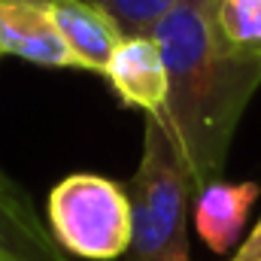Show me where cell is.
I'll return each mask as SVG.
<instances>
[{"label":"cell","instance_id":"obj_7","mask_svg":"<svg viewBox=\"0 0 261 261\" xmlns=\"http://www.w3.org/2000/svg\"><path fill=\"white\" fill-rule=\"evenodd\" d=\"M0 261H73L21 186L0 173Z\"/></svg>","mask_w":261,"mask_h":261},{"label":"cell","instance_id":"obj_11","mask_svg":"<svg viewBox=\"0 0 261 261\" xmlns=\"http://www.w3.org/2000/svg\"><path fill=\"white\" fill-rule=\"evenodd\" d=\"M228 261H261V219H258V225L252 228V234L237 246V252Z\"/></svg>","mask_w":261,"mask_h":261},{"label":"cell","instance_id":"obj_3","mask_svg":"<svg viewBox=\"0 0 261 261\" xmlns=\"http://www.w3.org/2000/svg\"><path fill=\"white\" fill-rule=\"evenodd\" d=\"M49 231L73 258L113 261L128 255L134 219L128 189L97 173H70L46 203Z\"/></svg>","mask_w":261,"mask_h":261},{"label":"cell","instance_id":"obj_5","mask_svg":"<svg viewBox=\"0 0 261 261\" xmlns=\"http://www.w3.org/2000/svg\"><path fill=\"white\" fill-rule=\"evenodd\" d=\"M125 107L161 116L167 103V67L152 37H125L103 73Z\"/></svg>","mask_w":261,"mask_h":261},{"label":"cell","instance_id":"obj_1","mask_svg":"<svg viewBox=\"0 0 261 261\" xmlns=\"http://www.w3.org/2000/svg\"><path fill=\"white\" fill-rule=\"evenodd\" d=\"M152 40L167 67L161 119L200 192L222 179L237 125L261 88V52L225 40L219 0H182L158 21Z\"/></svg>","mask_w":261,"mask_h":261},{"label":"cell","instance_id":"obj_2","mask_svg":"<svg viewBox=\"0 0 261 261\" xmlns=\"http://www.w3.org/2000/svg\"><path fill=\"white\" fill-rule=\"evenodd\" d=\"M125 189L134 219L128 261H192L189 203L197 189L161 116H146L143 155Z\"/></svg>","mask_w":261,"mask_h":261},{"label":"cell","instance_id":"obj_4","mask_svg":"<svg viewBox=\"0 0 261 261\" xmlns=\"http://www.w3.org/2000/svg\"><path fill=\"white\" fill-rule=\"evenodd\" d=\"M0 58L79 70L40 0H0Z\"/></svg>","mask_w":261,"mask_h":261},{"label":"cell","instance_id":"obj_10","mask_svg":"<svg viewBox=\"0 0 261 261\" xmlns=\"http://www.w3.org/2000/svg\"><path fill=\"white\" fill-rule=\"evenodd\" d=\"M219 28L231 46L261 52V0H219Z\"/></svg>","mask_w":261,"mask_h":261},{"label":"cell","instance_id":"obj_8","mask_svg":"<svg viewBox=\"0 0 261 261\" xmlns=\"http://www.w3.org/2000/svg\"><path fill=\"white\" fill-rule=\"evenodd\" d=\"M258 200L255 182H225L216 179L195 195V228L197 237L216 252L225 255L237 246L246 216Z\"/></svg>","mask_w":261,"mask_h":261},{"label":"cell","instance_id":"obj_6","mask_svg":"<svg viewBox=\"0 0 261 261\" xmlns=\"http://www.w3.org/2000/svg\"><path fill=\"white\" fill-rule=\"evenodd\" d=\"M40 6L55 21L79 70L107 73L113 52L125 40L122 31L113 24V18L103 9L91 6L88 0H40Z\"/></svg>","mask_w":261,"mask_h":261},{"label":"cell","instance_id":"obj_9","mask_svg":"<svg viewBox=\"0 0 261 261\" xmlns=\"http://www.w3.org/2000/svg\"><path fill=\"white\" fill-rule=\"evenodd\" d=\"M88 3L103 9L122 31V37H152L158 21L182 0H88Z\"/></svg>","mask_w":261,"mask_h":261}]
</instances>
